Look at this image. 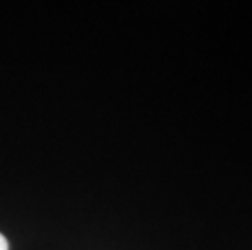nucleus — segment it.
I'll list each match as a JSON object with an SVG mask.
<instances>
[{"label":"nucleus","instance_id":"1","mask_svg":"<svg viewBox=\"0 0 252 250\" xmlns=\"http://www.w3.org/2000/svg\"><path fill=\"white\" fill-rule=\"evenodd\" d=\"M0 250H8V241L2 232H0Z\"/></svg>","mask_w":252,"mask_h":250}]
</instances>
